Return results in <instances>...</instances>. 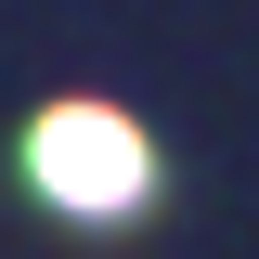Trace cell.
<instances>
[{
	"instance_id": "1",
	"label": "cell",
	"mask_w": 259,
	"mask_h": 259,
	"mask_svg": "<svg viewBox=\"0 0 259 259\" xmlns=\"http://www.w3.org/2000/svg\"><path fill=\"white\" fill-rule=\"evenodd\" d=\"M26 182L78 221H130L143 194H156V143L117 117V104H39L26 130Z\"/></svg>"
}]
</instances>
